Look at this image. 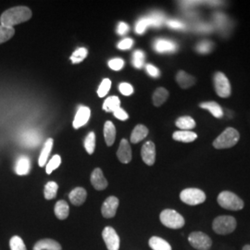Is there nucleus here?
I'll return each mask as SVG.
<instances>
[{
	"instance_id": "obj_1",
	"label": "nucleus",
	"mask_w": 250,
	"mask_h": 250,
	"mask_svg": "<svg viewBox=\"0 0 250 250\" xmlns=\"http://www.w3.org/2000/svg\"><path fill=\"white\" fill-rule=\"evenodd\" d=\"M32 11L27 7L20 6L7 9L4 11L0 17L1 25L6 27H12L21 22H25L32 18Z\"/></svg>"
},
{
	"instance_id": "obj_2",
	"label": "nucleus",
	"mask_w": 250,
	"mask_h": 250,
	"mask_svg": "<svg viewBox=\"0 0 250 250\" xmlns=\"http://www.w3.org/2000/svg\"><path fill=\"white\" fill-rule=\"evenodd\" d=\"M239 133L233 128H227L223 134H220L213 142V146L217 149L230 148L234 146L239 140Z\"/></svg>"
},
{
	"instance_id": "obj_3",
	"label": "nucleus",
	"mask_w": 250,
	"mask_h": 250,
	"mask_svg": "<svg viewBox=\"0 0 250 250\" xmlns=\"http://www.w3.org/2000/svg\"><path fill=\"white\" fill-rule=\"evenodd\" d=\"M236 220L232 216L223 215L215 218L212 229L217 234L225 235L232 233L236 228Z\"/></svg>"
},
{
	"instance_id": "obj_4",
	"label": "nucleus",
	"mask_w": 250,
	"mask_h": 250,
	"mask_svg": "<svg viewBox=\"0 0 250 250\" xmlns=\"http://www.w3.org/2000/svg\"><path fill=\"white\" fill-rule=\"evenodd\" d=\"M218 203L222 208L229 210H241L245 204L240 197L230 191H223L218 196Z\"/></svg>"
},
{
	"instance_id": "obj_5",
	"label": "nucleus",
	"mask_w": 250,
	"mask_h": 250,
	"mask_svg": "<svg viewBox=\"0 0 250 250\" xmlns=\"http://www.w3.org/2000/svg\"><path fill=\"white\" fill-rule=\"evenodd\" d=\"M160 219L161 224L170 229H180L186 224L184 217L173 209H164L160 215Z\"/></svg>"
},
{
	"instance_id": "obj_6",
	"label": "nucleus",
	"mask_w": 250,
	"mask_h": 250,
	"mask_svg": "<svg viewBox=\"0 0 250 250\" xmlns=\"http://www.w3.org/2000/svg\"><path fill=\"white\" fill-rule=\"evenodd\" d=\"M180 198L188 205H199L205 202L206 194L198 188H187L181 192Z\"/></svg>"
},
{
	"instance_id": "obj_7",
	"label": "nucleus",
	"mask_w": 250,
	"mask_h": 250,
	"mask_svg": "<svg viewBox=\"0 0 250 250\" xmlns=\"http://www.w3.org/2000/svg\"><path fill=\"white\" fill-rule=\"evenodd\" d=\"M165 18L163 14L156 12L148 17H145L139 20L135 26V32L138 35H143L145 31L149 26L160 27L163 24Z\"/></svg>"
},
{
	"instance_id": "obj_8",
	"label": "nucleus",
	"mask_w": 250,
	"mask_h": 250,
	"mask_svg": "<svg viewBox=\"0 0 250 250\" xmlns=\"http://www.w3.org/2000/svg\"><path fill=\"white\" fill-rule=\"evenodd\" d=\"M189 244L197 250H209L212 247L211 238L202 232H191L188 236Z\"/></svg>"
},
{
	"instance_id": "obj_9",
	"label": "nucleus",
	"mask_w": 250,
	"mask_h": 250,
	"mask_svg": "<svg viewBox=\"0 0 250 250\" xmlns=\"http://www.w3.org/2000/svg\"><path fill=\"white\" fill-rule=\"evenodd\" d=\"M214 87L217 95L221 98H228L231 95V84L223 72H216L214 75Z\"/></svg>"
},
{
	"instance_id": "obj_10",
	"label": "nucleus",
	"mask_w": 250,
	"mask_h": 250,
	"mask_svg": "<svg viewBox=\"0 0 250 250\" xmlns=\"http://www.w3.org/2000/svg\"><path fill=\"white\" fill-rule=\"evenodd\" d=\"M102 237L104 242L107 246L108 250H120V237L117 234L116 231L110 227L107 226L102 232Z\"/></svg>"
},
{
	"instance_id": "obj_11",
	"label": "nucleus",
	"mask_w": 250,
	"mask_h": 250,
	"mask_svg": "<svg viewBox=\"0 0 250 250\" xmlns=\"http://www.w3.org/2000/svg\"><path fill=\"white\" fill-rule=\"evenodd\" d=\"M118 207H119V199L116 197H107V199L104 201L101 208L103 217L107 219L113 218L116 215Z\"/></svg>"
},
{
	"instance_id": "obj_12",
	"label": "nucleus",
	"mask_w": 250,
	"mask_h": 250,
	"mask_svg": "<svg viewBox=\"0 0 250 250\" xmlns=\"http://www.w3.org/2000/svg\"><path fill=\"white\" fill-rule=\"evenodd\" d=\"M141 156L143 161L148 166H152L156 161V146L155 144L148 141L144 145L141 149Z\"/></svg>"
},
{
	"instance_id": "obj_13",
	"label": "nucleus",
	"mask_w": 250,
	"mask_h": 250,
	"mask_svg": "<svg viewBox=\"0 0 250 250\" xmlns=\"http://www.w3.org/2000/svg\"><path fill=\"white\" fill-rule=\"evenodd\" d=\"M90 115H91V110L89 107L81 106L76 112V115L74 117L73 127L75 129H79L82 126L86 125L89 121Z\"/></svg>"
},
{
	"instance_id": "obj_14",
	"label": "nucleus",
	"mask_w": 250,
	"mask_h": 250,
	"mask_svg": "<svg viewBox=\"0 0 250 250\" xmlns=\"http://www.w3.org/2000/svg\"><path fill=\"white\" fill-rule=\"evenodd\" d=\"M117 157L119 161L125 164L132 161V149L130 144L126 139H123L121 141L119 149L117 151Z\"/></svg>"
},
{
	"instance_id": "obj_15",
	"label": "nucleus",
	"mask_w": 250,
	"mask_h": 250,
	"mask_svg": "<svg viewBox=\"0 0 250 250\" xmlns=\"http://www.w3.org/2000/svg\"><path fill=\"white\" fill-rule=\"evenodd\" d=\"M91 184L95 189L101 191L107 188V181L105 178L101 169L97 168L93 170L91 174Z\"/></svg>"
},
{
	"instance_id": "obj_16",
	"label": "nucleus",
	"mask_w": 250,
	"mask_h": 250,
	"mask_svg": "<svg viewBox=\"0 0 250 250\" xmlns=\"http://www.w3.org/2000/svg\"><path fill=\"white\" fill-rule=\"evenodd\" d=\"M154 49L158 53H171L177 50L178 45L174 42L165 39H159L154 43Z\"/></svg>"
},
{
	"instance_id": "obj_17",
	"label": "nucleus",
	"mask_w": 250,
	"mask_h": 250,
	"mask_svg": "<svg viewBox=\"0 0 250 250\" xmlns=\"http://www.w3.org/2000/svg\"><path fill=\"white\" fill-rule=\"evenodd\" d=\"M87 193L86 190L83 188H76L72 190L69 195V198L74 206H81L86 200Z\"/></svg>"
},
{
	"instance_id": "obj_18",
	"label": "nucleus",
	"mask_w": 250,
	"mask_h": 250,
	"mask_svg": "<svg viewBox=\"0 0 250 250\" xmlns=\"http://www.w3.org/2000/svg\"><path fill=\"white\" fill-rule=\"evenodd\" d=\"M62 246L53 239H42L34 246L33 250H62Z\"/></svg>"
},
{
	"instance_id": "obj_19",
	"label": "nucleus",
	"mask_w": 250,
	"mask_h": 250,
	"mask_svg": "<svg viewBox=\"0 0 250 250\" xmlns=\"http://www.w3.org/2000/svg\"><path fill=\"white\" fill-rule=\"evenodd\" d=\"M176 81H177L179 85L184 89L189 88V87L193 86L196 83L195 77L189 75L185 71L178 72L177 75H176Z\"/></svg>"
},
{
	"instance_id": "obj_20",
	"label": "nucleus",
	"mask_w": 250,
	"mask_h": 250,
	"mask_svg": "<svg viewBox=\"0 0 250 250\" xmlns=\"http://www.w3.org/2000/svg\"><path fill=\"white\" fill-rule=\"evenodd\" d=\"M104 137H105V141L108 146H111L114 142H115V138H116V128L114 125L107 121L105 123L104 125Z\"/></svg>"
},
{
	"instance_id": "obj_21",
	"label": "nucleus",
	"mask_w": 250,
	"mask_h": 250,
	"mask_svg": "<svg viewBox=\"0 0 250 250\" xmlns=\"http://www.w3.org/2000/svg\"><path fill=\"white\" fill-rule=\"evenodd\" d=\"M31 169V161L26 156H21L16 162L15 171L18 175H26Z\"/></svg>"
},
{
	"instance_id": "obj_22",
	"label": "nucleus",
	"mask_w": 250,
	"mask_h": 250,
	"mask_svg": "<svg viewBox=\"0 0 250 250\" xmlns=\"http://www.w3.org/2000/svg\"><path fill=\"white\" fill-rule=\"evenodd\" d=\"M41 139H42V137H40V135L35 131L25 132L21 137V141H22L23 145L26 146H29V147L37 146L40 143Z\"/></svg>"
},
{
	"instance_id": "obj_23",
	"label": "nucleus",
	"mask_w": 250,
	"mask_h": 250,
	"mask_svg": "<svg viewBox=\"0 0 250 250\" xmlns=\"http://www.w3.org/2000/svg\"><path fill=\"white\" fill-rule=\"evenodd\" d=\"M54 211H55V215L56 217L59 219V220H65L68 218L69 213H70V208L69 205L66 201L64 200H60L56 203L55 205V208H54Z\"/></svg>"
},
{
	"instance_id": "obj_24",
	"label": "nucleus",
	"mask_w": 250,
	"mask_h": 250,
	"mask_svg": "<svg viewBox=\"0 0 250 250\" xmlns=\"http://www.w3.org/2000/svg\"><path fill=\"white\" fill-rule=\"evenodd\" d=\"M148 134V129L145 125H138L134 127L131 134V142L133 144L139 143L146 137Z\"/></svg>"
},
{
	"instance_id": "obj_25",
	"label": "nucleus",
	"mask_w": 250,
	"mask_h": 250,
	"mask_svg": "<svg viewBox=\"0 0 250 250\" xmlns=\"http://www.w3.org/2000/svg\"><path fill=\"white\" fill-rule=\"evenodd\" d=\"M197 134L191 131H177L172 134V138L179 142L190 143L197 139Z\"/></svg>"
},
{
	"instance_id": "obj_26",
	"label": "nucleus",
	"mask_w": 250,
	"mask_h": 250,
	"mask_svg": "<svg viewBox=\"0 0 250 250\" xmlns=\"http://www.w3.org/2000/svg\"><path fill=\"white\" fill-rule=\"evenodd\" d=\"M53 143L54 141L52 138H48L45 141L44 147H43L41 154H40V157H39V161H38L40 167H44L46 164V161L48 160V157H49L50 152H51L52 147H53Z\"/></svg>"
},
{
	"instance_id": "obj_27",
	"label": "nucleus",
	"mask_w": 250,
	"mask_h": 250,
	"mask_svg": "<svg viewBox=\"0 0 250 250\" xmlns=\"http://www.w3.org/2000/svg\"><path fill=\"white\" fill-rule=\"evenodd\" d=\"M200 107L201 108H205L209 110V112L215 117V118H222L224 116V111H223V108L222 107L216 103V102H212V101H209V102H203L200 104Z\"/></svg>"
},
{
	"instance_id": "obj_28",
	"label": "nucleus",
	"mask_w": 250,
	"mask_h": 250,
	"mask_svg": "<svg viewBox=\"0 0 250 250\" xmlns=\"http://www.w3.org/2000/svg\"><path fill=\"white\" fill-rule=\"evenodd\" d=\"M148 244L153 250H171L170 244L159 236H152Z\"/></svg>"
},
{
	"instance_id": "obj_29",
	"label": "nucleus",
	"mask_w": 250,
	"mask_h": 250,
	"mask_svg": "<svg viewBox=\"0 0 250 250\" xmlns=\"http://www.w3.org/2000/svg\"><path fill=\"white\" fill-rule=\"evenodd\" d=\"M168 97H169V92L165 88L160 87V88L156 89L153 94V98H152L154 106L160 107L167 100Z\"/></svg>"
},
{
	"instance_id": "obj_30",
	"label": "nucleus",
	"mask_w": 250,
	"mask_h": 250,
	"mask_svg": "<svg viewBox=\"0 0 250 250\" xmlns=\"http://www.w3.org/2000/svg\"><path fill=\"white\" fill-rule=\"evenodd\" d=\"M175 125L182 130H191L196 127V122L190 116L180 117Z\"/></svg>"
},
{
	"instance_id": "obj_31",
	"label": "nucleus",
	"mask_w": 250,
	"mask_h": 250,
	"mask_svg": "<svg viewBox=\"0 0 250 250\" xmlns=\"http://www.w3.org/2000/svg\"><path fill=\"white\" fill-rule=\"evenodd\" d=\"M121 105V100L118 97H109L107 98L104 104H103V109L107 112H114L117 108L120 107Z\"/></svg>"
},
{
	"instance_id": "obj_32",
	"label": "nucleus",
	"mask_w": 250,
	"mask_h": 250,
	"mask_svg": "<svg viewBox=\"0 0 250 250\" xmlns=\"http://www.w3.org/2000/svg\"><path fill=\"white\" fill-rule=\"evenodd\" d=\"M58 189H59V186L57 185V183L48 182L45 185V189H44L45 199L50 200V199H53L54 197H56L57 193H58Z\"/></svg>"
},
{
	"instance_id": "obj_33",
	"label": "nucleus",
	"mask_w": 250,
	"mask_h": 250,
	"mask_svg": "<svg viewBox=\"0 0 250 250\" xmlns=\"http://www.w3.org/2000/svg\"><path fill=\"white\" fill-rule=\"evenodd\" d=\"M15 34V30L13 27L3 26L0 24V44H3L9 41Z\"/></svg>"
},
{
	"instance_id": "obj_34",
	"label": "nucleus",
	"mask_w": 250,
	"mask_h": 250,
	"mask_svg": "<svg viewBox=\"0 0 250 250\" xmlns=\"http://www.w3.org/2000/svg\"><path fill=\"white\" fill-rule=\"evenodd\" d=\"M87 54L88 51L85 47H80L72 53L71 56V61L73 64L82 62L87 57Z\"/></svg>"
},
{
	"instance_id": "obj_35",
	"label": "nucleus",
	"mask_w": 250,
	"mask_h": 250,
	"mask_svg": "<svg viewBox=\"0 0 250 250\" xmlns=\"http://www.w3.org/2000/svg\"><path fill=\"white\" fill-rule=\"evenodd\" d=\"M96 147V135L94 132H90L84 140V148L89 155H92Z\"/></svg>"
},
{
	"instance_id": "obj_36",
	"label": "nucleus",
	"mask_w": 250,
	"mask_h": 250,
	"mask_svg": "<svg viewBox=\"0 0 250 250\" xmlns=\"http://www.w3.org/2000/svg\"><path fill=\"white\" fill-rule=\"evenodd\" d=\"M132 62L134 68L142 69L145 65V53L142 50H136L133 54Z\"/></svg>"
},
{
	"instance_id": "obj_37",
	"label": "nucleus",
	"mask_w": 250,
	"mask_h": 250,
	"mask_svg": "<svg viewBox=\"0 0 250 250\" xmlns=\"http://www.w3.org/2000/svg\"><path fill=\"white\" fill-rule=\"evenodd\" d=\"M62 163V158L61 156L59 155H55L52 157V159L50 161H48V163L46 164V167H45V171L47 174H51L53 170L58 169L60 167Z\"/></svg>"
},
{
	"instance_id": "obj_38",
	"label": "nucleus",
	"mask_w": 250,
	"mask_h": 250,
	"mask_svg": "<svg viewBox=\"0 0 250 250\" xmlns=\"http://www.w3.org/2000/svg\"><path fill=\"white\" fill-rule=\"evenodd\" d=\"M213 43L208 41V40H203L199 42L196 46V50L198 53L208 54L213 49Z\"/></svg>"
},
{
	"instance_id": "obj_39",
	"label": "nucleus",
	"mask_w": 250,
	"mask_h": 250,
	"mask_svg": "<svg viewBox=\"0 0 250 250\" xmlns=\"http://www.w3.org/2000/svg\"><path fill=\"white\" fill-rule=\"evenodd\" d=\"M9 247L10 250H27L24 242L18 235L11 237L9 241Z\"/></svg>"
},
{
	"instance_id": "obj_40",
	"label": "nucleus",
	"mask_w": 250,
	"mask_h": 250,
	"mask_svg": "<svg viewBox=\"0 0 250 250\" xmlns=\"http://www.w3.org/2000/svg\"><path fill=\"white\" fill-rule=\"evenodd\" d=\"M111 86V81L109 79H104L102 81V83L99 85V90H98V95L99 98H104L105 96H107L108 91L110 89Z\"/></svg>"
},
{
	"instance_id": "obj_41",
	"label": "nucleus",
	"mask_w": 250,
	"mask_h": 250,
	"mask_svg": "<svg viewBox=\"0 0 250 250\" xmlns=\"http://www.w3.org/2000/svg\"><path fill=\"white\" fill-rule=\"evenodd\" d=\"M125 66V61L122 59H113L108 62V67L113 71H120Z\"/></svg>"
},
{
	"instance_id": "obj_42",
	"label": "nucleus",
	"mask_w": 250,
	"mask_h": 250,
	"mask_svg": "<svg viewBox=\"0 0 250 250\" xmlns=\"http://www.w3.org/2000/svg\"><path fill=\"white\" fill-rule=\"evenodd\" d=\"M120 92L124 95V96H131L134 93V88L130 83H123L120 84L119 86Z\"/></svg>"
},
{
	"instance_id": "obj_43",
	"label": "nucleus",
	"mask_w": 250,
	"mask_h": 250,
	"mask_svg": "<svg viewBox=\"0 0 250 250\" xmlns=\"http://www.w3.org/2000/svg\"><path fill=\"white\" fill-rule=\"evenodd\" d=\"M134 45V40L131 39V38H125L124 40H122L117 46L119 49L121 50H127V49H130L132 46Z\"/></svg>"
},
{
	"instance_id": "obj_44",
	"label": "nucleus",
	"mask_w": 250,
	"mask_h": 250,
	"mask_svg": "<svg viewBox=\"0 0 250 250\" xmlns=\"http://www.w3.org/2000/svg\"><path fill=\"white\" fill-rule=\"evenodd\" d=\"M146 72H147L151 77H154V78H158V77H160V75H161L160 70H159L157 67H155L154 65H152V64H146Z\"/></svg>"
},
{
	"instance_id": "obj_45",
	"label": "nucleus",
	"mask_w": 250,
	"mask_h": 250,
	"mask_svg": "<svg viewBox=\"0 0 250 250\" xmlns=\"http://www.w3.org/2000/svg\"><path fill=\"white\" fill-rule=\"evenodd\" d=\"M130 30V27L125 22H120L117 27V34L120 36H125Z\"/></svg>"
},
{
	"instance_id": "obj_46",
	"label": "nucleus",
	"mask_w": 250,
	"mask_h": 250,
	"mask_svg": "<svg viewBox=\"0 0 250 250\" xmlns=\"http://www.w3.org/2000/svg\"><path fill=\"white\" fill-rule=\"evenodd\" d=\"M167 25L172 29H184L185 23L178 20H169L167 21Z\"/></svg>"
},
{
	"instance_id": "obj_47",
	"label": "nucleus",
	"mask_w": 250,
	"mask_h": 250,
	"mask_svg": "<svg viewBox=\"0 0 250 250\" xmlns=\"http://www.w3.org/2000/svg\"><path fill=\"white\" fill-rule=\"evenodd\" d=\"M215 21L217 22V24L219 27H225L226 23H227V18L224 16V14L222 13H217L215 14Z\"/></svg>"
},
{
	"instance_id": "obj_48",
	"label": "nucleus",
	"mask_w": 250,
	"mask_h": 250,
	"mask_svg": "<svg viewBox=\"0 0 250 250\" xmlns=\"http://www.w3.org/2000/svg\"><path fill=\"white\" fill-rule=\"evenodd\" d=\"M113 113H114V116L116 117L117 119L121 120V121H126L129 118V115L126 113V111H125L121 107L117 108Z\"/></svg>"
},
{
	"instance_id": "obj_49",
	"label": "nucleus",
	"mask_w": 250,
	"mask_h": 250,
	"mask_svg": "<svg viewBox=\"0 0 250 250\" xmlns=\"http://www.w3.org/2000/svg\"><path fill=\"white\" fill-rule=\"evenodd\" d=\"M198 32H202V33H208L211 31V27L207 25V24H201L197 27Z\"/></svg>"
},
{
	"instance_id": "obj_50",
	"label": "nucleus",
	"mask_w": 250,
	"mask_h": 250,
	"mask_svg": "<svg viewBox=\"0 0 250 250\" xmlns=\"http://www.w3.org/2000/svg\"><path fill=\"white\" fill-rule=\"evenodd\" d=\"M242 250H250V245H246Z\"/></svg>"
}]
</instances>
